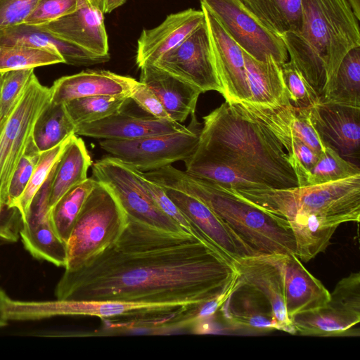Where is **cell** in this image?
<instances>
[{"instance_id":"21","label":"cell","mask_w":360,"mask_h":360,"mask_svg":"<svg viewBox=\"0 0 360 360\" xmlns=\"http://www.w3.org/2000/svg\"><path fill=\"white\" fill-rule=\"evenodd\" d=\"M205 20L202 10L189 8L169 15L153 29L143 30L138 40L136 56L138 67L154 64L190 36Z\"/></svg>"},{"instance_id":"7","label":"cell","mask_w":360,"mask_h":360,"mask_svg":"<svg viewBox=\"0 0 360 360\" xmlns=\"http://www.w3.org/2000/svg\"><path fill=\"white\" fill-rule=\"evenodd\" d=\"M128 218L112 191L96 180L67 241L65 271H73L113 244Z\"/></svg>"},{"instance_id":"27","label":"cell","mask_w":360,"mask_h":360,"mask_svg":"<svg viewBox=\"0 0 360 360\" xmlns=\"http://www.w3.org/2000/svg\"><path fill=\"white\" fill-rule=\"evenodd\" d=\"M243 53L251 94L249 103L265 105L290 104L282 76L281 63L271 56L261 61L255 59L243 50Z\"/></svg>"},{"instance_id":"32","label":"cell","mask_w":360,"mask_h":360,"mask_svg":"<svg viewBox=\"0 0 360 360\" xmlns=\"http://www.w3.org/2000/svg\"><path fill=\"white\" fill-rule=\"evenodd\" d=\"M20 237L32 256L65 268L68 257L67 243L58 236L50 218L34 228L21 226Z\"/></svg>"},{"instance_id":"13","label":"cell","mask_w":360,"mask_h":360,"mask_svg":"<svg viewBox=\"0 0 360 360\" xmlns=\"http://www.w3.org/2000/svg\"><path fill=\"white\" fill-rule=\"evenodd\" d=\"M153 65L202 93L216 91L222 94L205 20L190 36Z\"/></svg>"},{"instance_id":"33","label":"cell","mask_w":360,"mask_h":360,"mask_svg":"<svg viewBox=\"0 0 360 360\" xmlns=\"http://www.w3.org/2000/svg\"><path fill=\"white\" fill-rule=\"evenodd\" d=\"M75 126L70 120L64 103H52L41 112L32 132L33 141L40 153L60 144L75 134Z\"/></svg>"},{"instance_id":"45","label":"cell","mask_w":360,"mask_h":360,"mask_svg":"<svg viewBox=\"0 0 360 360\" xmlns=\"http://www.w3.org/2000/svg\"><path fill=\"white\" fill-rule=\"evenodd\" d=\"M38 0H0V30L24 22Z\"/></svg>"},{"instance_id":"42","label":"cell","mask_w":360,"mask_h":360,"mask_svg":"<svg viewBox=\"0 0 360 360\" xmlns=\"http://www.w3.org/2000/svg\"><path fill=\"white\" fill-rule=\"evenodd\" d=\"M78 0H38L24 24L42 26L74 12Z\"/></svg>"},{"instance_id":"3","label":"cell","mask_w":360,"mask_h":360,"mask_svg":"<svg viewBox=\"0 0 360 360\" xmlns=\"http://www.w3.org/2000/svg\"><path fill=\"white\" fill-rule=\"evenodd\" d=\"M202 119L195 152L235 168L265 188L298 186L283 146L235 102L225 101Z\"/></svg>"},{"instance_id":"44","label":"cell","mask_w":360,"mask_h":360,"mask_svg":"<svg viewBox=\"0 0 360 360\" xmlns=\"http://www.w3.org/2000/svg\"><path fill=\"white\" fill-rule=\"evenodd\" d=\"M54 168L55 166L44 184L33 197L22 226L34 228L49 219V193Z\"/></svg>"},{"instance_id":"38","label":"cell","mask_w":360,"mask_h":360,"mask_svg":"<svg viewBox=\"0 0 360 360\" xmlns=\"http://www.w3.org/2000/svg\"><path fill=\"white\" fill-rule=\"evenodd\" d=\"M72 135L56 146L41 153L31 179L15 206L19 210L22 221L27 214L33 197L50 175L53 167L69 144Z\"/></svg>"},{"instance_id":"34","label":"cell","mask_w":360,"mask_h":360,"mask_svg":"<svg viewBox=\"0 0 360 360\" xmlns=\"http://www.w3.org/2000/svg\"><path fill=\"white\" fill-rule=\"evenodd\" d=\"M130 101L129 94L98 95L73 99L65 103L64 105L76 127L101 120L122 111Z\"/></svg>"},{"instance_id":"23","label":"cell","mask_w":360,"mask_h":360,"mask_svg":"<svg viewBox=\"0 0 360 360\" xmlns=\"http://www.w3.org/2000/svg\"><path fill=\"white\" fill-rule=\"evenodd\" d=\"M218 311L224 321L236 328L257 333L278 330L268 300L239 277Z\"/></svg>"},{"instance_id":"17","label":"cell","mask_w":360,"mask_h":360,"mask_svg":"<svg viewBox=\"0 0 360 360\" xmlns=\"http://www.w3.org/2000/svg\"><path fill=\"white\" fill-rule=\"evenodd\" d=\"M163 188L191 222L199 238L233 263L240 258L255 256L205 203L184 192Z\"/></svg>"},{"instance_id":"30","label":"cell","mask_w":360,"mask_h":360,"mask_svg":"<svg viewBox=\"0 0 360 360\" xmlns=\"http://www.w3.org/2000/svg\"><path fill=\"white\" fill-rule=\"evenodd\" d=\"M319 101L360 107V46L345 54Z\"/></svg>"},{"instance_id":"43","label":"cell","mask_w":360,"mask_h":360,"mask_svg":"<svg viewBox=\"0 0 360 360\" xmlns=\"http://www.w3.org/2000/svg\"><path fill=\"white\" fill-rule=\"evenodd\" d=\"M137 173L141 183L158 207L186 232L198 237L191 222L167 195L165 189L146 177L142 172L137 170Z\"/></svg>"},{"instance_id":"5","label":"cell","mask_w":360,"mask_h":360,"mask_svg":"<svg viewBox=\"0 0 360 360\" xmlns=\"http://www.w3.org/2000/svg\"><path fill=\"white\" fill-rule=\"evenodd\" d=\"M142 173L163 188L184 192L205 203L255 256L296 255L295 239L288 221L259 208L233 190L171 165Z\"/></svg>"},{"instance_id":"41","label":"cell","mask_w":360,"mask_h":360,"mask_svg":"<svg viewBox=\"0 0 360 360\" xmlns=\"http://www.w3.org/2000/svg\"><path fill=\"white\" fill-rule=\"evenodd\" d=\"M41 153L36 147L32 137L25 152L18 162L11 180L8 192V205L15 207L18 200L25 190Z\"/></svg>"},{"instance_id":"48","label":"cell","mask_w":360,"mask_h":360,"mask_svg":"<svg viewBox=\"0 0 360 360\" xmlns=\"http://www.w3.org/2000/svg\"><path fill=\"white\" fill-rule=\"evenodd\" d=\"M10 298L6 293L0 289V328L7 325L9 321L7 316V307Z\"/></svg>"},{"instance_id":"6","label":"cell","mask_w":360,"mask_h":360,"mask_svg":"<svg viewBox=\"0 0 360 360\" xmlns=\"http://www.w3.org/2000/svg\"><path fill=\"white\" fill-rule=\"evenodd\" d=\"M196 305H155L116 301L60 300L26 302L10 300L9 320H37L56 316H97L120 321L118 327L167 330L186 327L195 319Z\"/></svg>"},{"instance_id":"26","label":"cell","mask_w":360,"mask_h":360,"mask_svg":"<svg viewBox=\"0 0 360 360\" xmlns=\"http://www.w3.org/2000/svg\"><path fill=\"white\" fill-rule=\"evenodd\" d=\"M0 44L22 45L57 51L65 63L89 66L107 62L110 56H101L64 41L49 32L24 23L0 30Z\"/></svg>"},{"instance_id":"20","label":"cell","mask_w":360,"mask_h":360,"mask_svg":"<svg viewBox=\"0 0 360 360\" xmlns=\"http://www.w3.org/2000/svg\"><path fill=\"white\" fill-rule=\"evenodd\" d=\"M281 269L288 316L324 307L330 292L294 254H275Z\"/></svg>"},{"instance_id":"39","label":"cell","mask_w":360,"mask_h":360,"mask_svg":"<svg viewBox=\"0 0 360 360\" xmlns=\"http://www.w3.org/2000/svg\"><path fill=\"white\" fill-rule=\"evenodd\" d=\"M34 73V68L0 72V130Z\"/></svg>"},{"instance_id":"18","label":"cell","mask_w":360,"mask_h":360,"mask_svg":"<svg viewBox=\"0 0 360 360\" xmlns=\"http://www.w3.org/2000/svg\"><path fill=\"white\" fill-rule=\"evenodd\" d=\"M38 27L91 53L110 56L103 13L98 0H78L74 12Z\"/></svg>"},{"instance_id":"14","label":"cell","mask_w":360,"mask_h":360,"mask_svg":"<svg viewBox=\"0 0 360 360\" xmlns=\"http://www.w3.org/2000/svg\"><path fill=\"white\" fill-rule=\"evenodd\" d=\"M310 119L322 142L349 161L360 158V107L321 102L310 106Z\"/></svg>"},{"instance_id":"10","label":"cell","mask_w":360,"mask_h":360,"mask_svg":"<svg viewBox=\"0 0 360 360\" xmlns=\"http://www.w3.org/2000/svg\"><path fill=\"white\" fill-rule=\"evenodd\" d=\"M360 274L342 278L326 304L292 319L296 334L317 337L359 336Z\"/></svg>"},{"instance_id":"47","label":"cell","mask_w":360,"mask_h":360,"mask_svg":"<svg viewBox=\"0 0 360 360\" xmlns=\"http://www.w3.org/2000/svg\"><path fill=\"white\" fill-rule=\"evenodd\" d=\"M22 223V216L18 208L0 202L1 240L11 243L17 241Z\"/></svg>"},{"instance_id":"40","label":"cell","mask_w":360,"mask_h":360,"mask_svg":"<svg viewBox=\"0 0 360 360\" xmlns=\"http://www.w3.org/2000/svg\"><path fill=\"white\" fill-rule=\"evenodd\" d=\"M282 76L290 104L295 107H310L319 102L314 89L290 61L281 64Z\"/></svg>"},{"instance_id":"9","label":"cell","mask_w":360,"mask_h":360,"mask_svg":"<svg viewBox=\"0 0 360 360\" xmlns=\"http://www.w3.org/2000/svg\"><path fill=\"white\" fill-rule=\"evenodd\" d=\"M92 173L94 179L112 191L127 217L165 231L188 233L158 207L141 183L137 170L110 155L94 162Z\"/></svg>"},{"instance_id":"25","label":"cell","mask_w":360,"mask_h":360,"mask_svg":"<svg viewBox=\"0 0 360 360\" xmlns=\"http://www.w3.org/2000/svg\"><path fill=\"white\" fill-rule=\"evenodd\" d=\"M141 82L150 88L161 101L170 118L184 122L195 114L202 92L197 88L172 76L153 64L140 68Z\"/></svg>"},{"instance_id":"12","label":"cell","mask_w":360,"mask_h":360,"mask_svg":"<svg viewBox=\"0 0 360 360\" xmlns=\"http://www.w3.org/2000/svg\"><path fill=\"white\" fill-rule=\"evenodd\" d=\"M228 34L250 56L264 61L269 56L278 63L289 60L281 37L266 27L239 0H201Z\"/></svg>"},{"instance_id":"49","label":"cell","mask_w":360,"mask_h":360,"mask_svg":"<svg viewBox=\"0 0 360 360\" xmlns=\"http://www.w3.org/2000/svg\"><path fill=\"white\" fill-rule=\"evenodd\" d=\"M98 1L103 13H108L122 6L126 0H98Z\"/></svg>"},{"instance_id":"50","label":"cell","mask_w":360,"mask_h":360,"mask_svg":"<svg viewBox=\"0 0 360 360\" xmlns=\"http://www.w3.org/2000/svg\"><path fill=\"white\" fill-rule=\"evenodd\" d=\"M354 15L360 20V0H347Z\"/></svg>"},{"instance_id":"16","label":"cell","mask_w":360,"mask_h":360,"mask_svg":"<svg viewBox=\"0 0 360 360\" xmlns=\"http://www.w3.org/2000/svg\"><path fill=\"white\" fill-rule=\"evenodd\" d=\"M248 115L264 126L286 150L290 164L303 186L307 172L317 162L319 155L300 141L294 134L292 118L293 105H257L235 102Z\"/></svg>"},{"instance_id":"2","label":"cell","mask_w":360,"mask_h":360,"mask_svg":"<svg viewBox=\"0 0 360 360\" xmlns=\"http://www.w3.org/2000/svg\"><path fill=\"white\" fill-rule=\"evenodd\" d=\"M233 191L288 221L296 256L304 262L326 250L341 224L360 219V174L318 185Z\"/></svg>"},{"instance_id":"19","label":"cell","mask_w":360,"mask_h":360,"mask_svg":"<svg viewBox=\"0 0 360 360\" xmlns=\"http://www.w3.org/2000/svg\"><path fill=\"white\" fill-rule=\"evenodd\" d=\"M240 280L255 288L269 302L278 330L296 334L287 314L282 274L275 254L250 256L233 261Z\"/></svg>"},{"instance_id":"37","label":"cell","mask_w":360,"mask_h":360,"mask_svg":"<svg viewBox=\"0 0 360 360\" xmlns=\"http://www.w3.org/2000/svg\"><path fill=\"white\" fill-rule=\"evenodd\" d=\"M357 174H360L357 165L343 158L326 146L317 162L307 172L303 186L322 184Z\"/></svg>"},{"instance_id":"1","label":"cell","mask_w":360,"mask_h":360,"mask_svg":"<svg viewBox=\"0 0 360 360\" xmlns=\"http://www.w3.org/2000/svg\"><path fill=\"white\" fill-rule=\"evenodd\" d=\"M127 218L113 244L77 269L65 271L56 300L195 305L236 283L233 262L200 238Z\"/></svg>"},{"instance_id":"8","label":"cell","mask_w":360,"mask_h":360,"mask_svg":"<svg viewBox=\"0 0 360 360\" xmlns=\"http://www.w3.org/2000/svg\"><path fill=\"white\" fill-rule=\"evenodd\" d=\"M50 102V87L41 84L34 73L0 130L1 202L8 205V187L13 174L32 137L37 119Z\"/></svg>"},{"instance_id":"35","label":"cell","mask_w":360,"mask_h":360,"mask_svg":"<svg viewBox=\"0 0 360 360\" xmlns=\"http://www.w3.org/2000/svg\"><path fill=\"white\" fill-rule=\"evenodd\" d=\"M96 180L87 178L66 192L51 208L49 218L58 236L67 243L71 231Z\"/></svg>"},{"instance_id":"28","label":"cell","mask_w":360,"mask_h":360,"mask_svg":"<svg viewBox=\"0 0 360 360\" xmlns=\"http://www.w3.org/2000/svg\"><path fill=\"white\" fill-rule=\"evenodd\" d=\"M91 165L84 141L73 134L55 165L49 193L50 210L66 192L88 178Z\"/></svg>"},{"instance_id":"36","label":"cell","mask_w":360,"mask_h":360,"mask_svg":"<svg viewBox=\"0 0 360 360\" xmlns=\"http://www.w3.org/2000/svg\"><path fill=\"white\" fill-rule=\"evenodd\" d=\"M65 63L56 51L22 45L0 44V72Z\"/></svg>"},{"instance_id":"24","label":"cell","mask_w":360,"mask_h":360,"mask_svg":"<svg viewBox=\"0 0 360 360\" xmlns=\"http://www.w3.org/2000/svg\"><path fill=\"white\" fill-rule=\"evenodd\" d=\"M138 81L108 70H86L56 79L51 87V103L98 95L131 94Z\"/></svg>"},{"instance_id":"46","label":"cell","mask_w":360,"mask_h":360,"mask_svg":"<svg viewBox=\"0 0 360 360\" xmlns=\"http://www.w3.org/2000/svg\"><path fill=\"white\" fill-rule=\"evenodd\" d=\"M130 98L150 116L161 120H172L160 99L145 84L138 82L130 94Z\"/></svg>"},{"instance_id":"29","label":"cell","mask_w":360,"mask_h":360,"mask_svg":"<svg viewBox=\"0 0 360 360\" xmlns=\"http://www.w3.org/2000/svg\"><path fill=\"white\" fill-rule=\"evenodd\" d=\"M266 27L279 36L299 32L302 27L301 0H239Z\"/></svg>"},{"instance_id":"22","label":"cell","mask_w":360,"mask_h":360,"mask_svg":"<svg viewBox=\"0 0 360 360\" xmlns=\"http://www.w3.org/2000/svg\"><path fill=\"white\" fill-rule=\"evenodd\" d=\"M188 129L173 120L158 119L150 115L136 116L122 110L98 121L77 125L75 134L99 139L131 140Z\"/></svg>"},{"instance_id":"11","label":"cell","mask_w":360,"mask_h":360,"mask_svg":"<svg viewBox=\"0 0 360 360\" xmlns=\"http://www.w3.org/2000/svg\"><path fill=\"white\" fill-rule=\"evenodd\" d=\"M200 129L188 127L186 131L131 140L102 139L99 143L110 156L136 170L147 172L189 157L198 146Z\"/></svg>"},{"instance_id":"31","label":"cell","mask_w":360,"mask_h":360,"mask_svg":"<svg viewBox=\"0 0 360 360\" xmlns=\"http://www.w3.org/2000/svg\"><path fill=\"white\" fill-rule=\"evenodd\" d=\"M184 162L187 173L228 188L236 191L266 188L235 168L207 158L195 150Z\"/></svg>"},{"instance_id":"15","label":"cell","mask_w":360,"mask_h":360,"mask_svg":"<svg viewBox=\"0 0 360 360\" xmlns=\"http://www.w3.org/2000/svg\"><path fill=\"white\" fill-rule=\"evenodd\" d=\"M201 2L208 28L215 66L227 102H250V91L243 49L228 34L214 15Z\"/></svg>"},{"instance_id":"4","label":"cell","mask_w":360,"mask_h":360,"mask_svg":"<svg viewBox=\"0 0 360 360\" xmlns=\"http://www.w3.org/2000/svg\"><path fill=\"white\" fill-rule=\"evenodd\" d=\"M301 30L280 37L320 99L345 54L360 46L359 20L347 0H301Z\"/></svg>"}]
</instances>
